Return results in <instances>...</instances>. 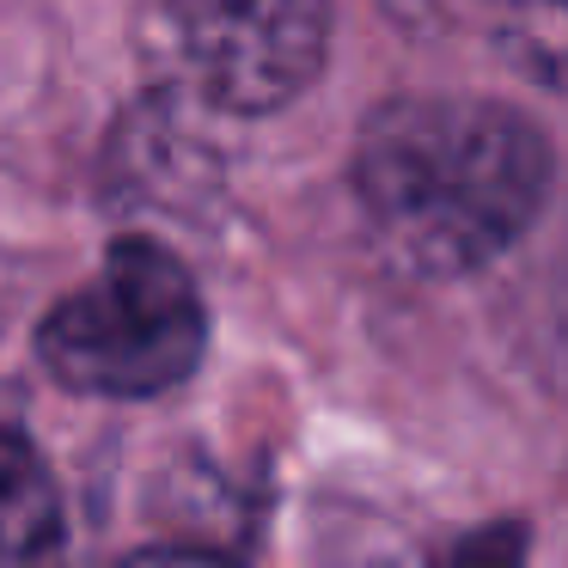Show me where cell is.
Returning <instances> with one entry per match:
<instances>
[{
	"label": "cell",
	"mask_w": 568,
	"mask_h": 568,
	"mask_svg": "<svg viewBox=\"0 0 568 568\" xmlns=\"http://www.w3.org/2000/svg\"><path fill=\"white\" fill-rule=\"evenodd\" d=\"M348 184L373 239L428 282L501 263L556 190V141L483 92H392L361 116Z\"/></svg>",
	"instance_id": "6da1fadb"
},
{
	"label": "cell",
	"mask_w": 568,
	"mask_h": 568,
	"mask_svg": "<svg viewBox=\"0 0 568 568\" xmlns=\"http://www.w3.org/2000/svg\"><path fill=\"white\" fill-rule=\"evenodd\" d=\"M209 355V300L160 239H116L38 324V361L80 397H165Z\"/></svg>",
	"instance_id": "7a4b0ae2"
},
{
	"label": "cell",
	"mask_w": 568,
	"mask_h": 568,
	"mask_svg": "<svg viewBox=\"0 0 568 568\" xmlns=\"http://www.w3.org/2000/svg\"><path fill=\"white\" fill-rule=\"evenodd\" d=\"M196 92L226 116H275L324 80L336 0H160Z\"/></svg>",
	"instance_id": "3957f363"
},
{
	"label": "cell",
	"mask_w": 568,
	"mask_h": 568,
	"mask_svg": "<svg viewBox=\"0 0 568 568\" xmlns=\"http://www.w3.org/2000/svg\"><path fill=\"white\" fill-rule=\"evenodd\" d=\"M62 550V495L26 434L0 428V562H43Z\"/></svg>",
	"instance_id": "277c9868"
},
{
	"label": "cell",
	"mask_w": 568,
	"mask_h": 568,
	"mask_svg": "<svg viewBox=\"0 0 568 568\" xmlns=\"http://www.w3.org/2000/svg\"><path fill=\"white\" fill-rule=\"evenodd\" d=\"M483 31L514 74L568 99V0H477Z\"/></svg>",
	"instance_id": "5b68a950"
}]
</instances>
